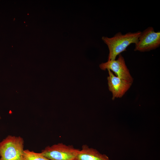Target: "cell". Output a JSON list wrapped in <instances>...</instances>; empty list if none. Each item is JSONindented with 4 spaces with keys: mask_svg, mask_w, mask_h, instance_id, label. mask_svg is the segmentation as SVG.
Here are the masks:
<instances>
[{
    "mask_svg": "<svg viewBox=\"0 0 160 160\" xmlns=\"http://www.w3.org/2000/svg\"><path fill=\"white\" fill-rule=\"evenodd\" d=\"M141 32H129L125 34L119 32L111 38L102 37V39L107 45L109 50L108 60H115L117 56L126 51L130 44L137 43Z\"/></svg>",
    "mask_w": 160,
    "mask_h": 160,
    "instance_id": "obj_1",
    "label": "cell"
},
{
    "mask_svg": "<svg viewBox=\"0 0 160 160\" xmlns=\"http://www.w3.org/2000/svg\"><path fill=\"white\" fill-rule=\"evenodd\" d=\"M24 146L23 137L8 135L0 142V160H22Z\"/></svg>",
    "mask_w": 160,
    "mask_h": 160,
    "instance_id": "obj_2",
    "label": "cell"
},
{
    "mask_svg": "<svg viewBox=\"0 0 160 160\" xmlns=\"http://www.w3.org/2000/svg\"><path fill=\"white\" fill-rule=\"evenodd\" d=\"M79 149L62 143L46 147L41 153L50 160H75Z\"/></svg>",
    "mask_w": 160,
    "mask_h": 160,
    "instance_id": "obj_3",
    "label": "cell"
},
{
    "mask_svg": "<svg viewBox=\"0 0 160 160\" xmlns=\"http://www.w3.org/2000/svg\"><path fill=\"white\" fill-rule=\"evenodd\" d=\"M160 45V32H155L152 27H148L141 33L135 44V51L145 52L159 47Z\"/></svg>",
    "mask_w": 160,
    "mask_h": 160,
    "instance_id": "obj_4",
    "label": "cell"
},
{
    "mask_svg": "<svg viewBox=\"0 0 160 160\" xmlns=\"http://www.w3.org/2000/svg\"><path fill=\"white\" fill-rule=\"evenodd\" d=\"M100 68L104 71L109 70L113 72L116 76L132 83L133 79L127 68L123 57L121 54L119 55L117 60H108L100 64Z\"/></svg>",
    "mask_w": 160,
    "mask_h": 160,
    "instance_id": "obj_5",
    "label": "cell"
},
{
    "mask_svg": "<svg viewBox=\"0 0 160 160\" xmlns=\"http://www.w3.org/2000/svg\"><path fill=\"white\" fill-rule=\"evenodd\" d=\"M108 71V87L112 94V99L121 97L130 87L132 83L115 76L110 70Z\"/></svg>",
    "mask_w": 160,
    "mask_h": 160,
    "instance_id": "obj_6",
    "label": "cell"
},
{
    "mask_svg": "<svg viewBox=\"0 0 160 160\" xmlns=\"http://www.w3.org/2000/svg\"><path fill=\"white\" fill-rule=\"evenodd\" d=\"M75 160H112L105 154L100 153L96 149L83 145L77 153Z\"/></svg>",
    "mask_w": 160,
    "mask_h": 160,
    "instance_id": "obj_7",
    "label": "cell"
},
{
    "mask_svg": "<svg viewBox=\"0 0 160 160\" xmlns=\"http://www.w3.org/2000/svg\"><path fill=\"white\" fill-rule=\"evenodd\" d=\"M22 157V160H50L41 153H36L28 149L24 150Z\"/></svg>",
    "mask_w": 160,
    "mask_h": 160,
    "instance_id": "obj_8",
    "label": "cell"
},
{
    "mask_svg": "<svg viewBox=\"0 0 160 160\" xmlns=\"http://www.w3.org/2000/svg\"><path fill=\"white\" fill-rule=\"evenodd\" d=\"M1 119V116H0V119Z\"/></svg>",
    "mask_w": 160,
    "mask_h": 160,
    "instance_id": "obj_9",
    "label": "cell"
}]
</instances>
